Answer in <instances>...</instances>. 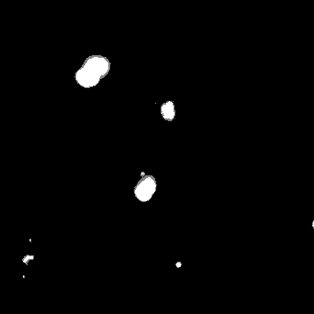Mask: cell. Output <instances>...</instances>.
<instances>
[{
  "instance_id": "6da1fadb",
  "label": "cell",
  "mask_w": 314,
  "mask_h": 314,
  "mask_svg": "<svg viewBox=\"0 0 314 314\" xmlns=\"http://www.w3.org/2000/svg\"><path fill=\"white\" fill-rule=\"evenodd\" d=\"M110 69V61L100 55L88 57L83 66L76 74V79L79 85L85 88L97 86L105 78Z\"/></svg>"
},
{
  "instance_id": "7a4b0ae2",
  "label": "cell",
  "mask_w": 314,
  "mask_h": 314,
  "mask_svg": "<svg viewBox=\"0 0 314 314\" xmlns=\"http://www.w3.org/2000/svg\"><path fill=\"white\" fill-rule=\"evenodd\" d=\"M157 190V180L153 176H145L138 182L134 189L136 197L141 201L146 202L152 198Z\"/></svg>"
},
{
  "instance_id": "3957f363",
  "label": "cell",
  "mask_w": 314,
  "mask_h": 314,
  "mask_svg": "<svg viewBox=\"0 0 314 314\" xmlns=\"http://www.w3.org/2000/svg\"><path fill=\"white\" fill-rule=\"evenodd\" d=\"M161 114L163 116V118L171 121L175 118L176 116V111H175V105L172 101H167V102L164 103L161 107Z\"/></svg>"
}]
</instances>
